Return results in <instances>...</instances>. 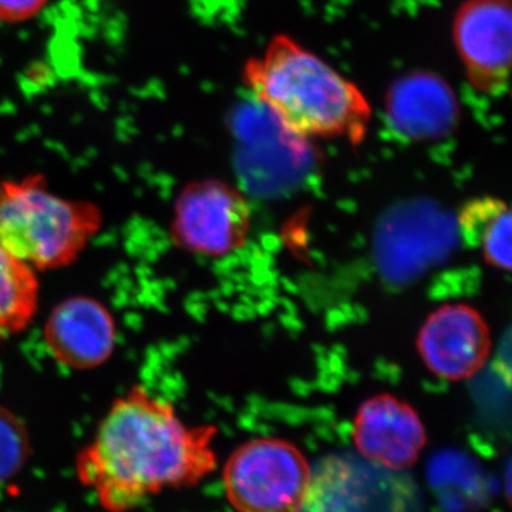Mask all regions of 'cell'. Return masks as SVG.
Segmentation results:
<instances>
[{"instance_id":"6da1fadb","label":"cell","mask_w":512,"mask_h":512,"mask_svg":"<svg viewBox=\"0 0 512 512\" xmlns=\"http://www.w3.org/2000/svg\"><path fill=\"white\" fill-rule=\"evenodd\" d=\"M214 426L190 427L174 406L134 386L110 407L77 454L80 483L107 512H130L167 490L192 487L217 468Z\"/></svg>"},{"instance_id":"7a4b0ae2","label":"cell","mask_w":512,"mask_h":512,"mask_svg":"<svg viewBox=\"0 0 512 512\" xmlns=\"http://www.w3.org/2000/svg\"><path fill=\"white\" fill-rule=\"evenodd\" d=\"M244 80L286 133L302 140L365 137L372 109L355 83L311 50L275 36L249 60Z\"/></svg>"},{"instance_id":"3957f363","label":"cell","mask_w":512,"mask_h":512,"mask_svg":"<svg viewBox=\"0 0 512 512\" xmlns=\"http://www.w3.org/2000/svg\"><path fill=\"white\" fill-rule=\"evenodd\" d=\"M101 222L97 205L59 197L39 175L0 181V244L35 271L72 264Z\"/></svg>"},{"instance_id":"277c9868","label":"cell","mask_w":512,"mask_h":512,"mask_svg":"<svg viewBox=\"0 0 512 512\" xmlns=\"http://www.w3.org/2000/svg\"><path fill=\"white\" fill-rule=\"evenodd\" d=\"M222 481L229 504L238 512H301L312 468L289 441L265 437L231 454Z\"/></svg>"},{"instance_id":"5b68a950","label":"cell","mask_w":512,"mask_h":512,"mask_svg":"<svg viewBox=\"0 0 512 512\" xmlns=\"http://www.w3.org/2000/svg\"><path fill=\"white\" fill-rule=\"evenodd\" d=\"M251 207L244 195L220 180L192 181L175 202L171 237L181 249L225 256L247 244Z\"/></svg>"},{"instance_id":"8992f818","label":"cell","mask_w":512,"mask_h":512,"mask_svg":"<svg viewBox=\"0 0 512 512\" xmlns=\"http://www.w3.org/2000/svg\"><path fill=\"white\" fill-rule=\"evenodd\" d=\"M453 28L468 82L478 92L500 96L507 90L511 66L510 0H466Z\"/></svg>"},{"instance_id":"52a82bcc","label":"cell","mask_w":512,"mask_h":512,"mask_svg":"<svg viewBox=\"0 0 512 512\" xmlns=\"http://www.w3.org/2000/svg\"><path fill=\"white\" fill-rule=\"evenodd\" d=\"M417 348L434 375L451 382L468 379L490 356V328L471 306H441L421 326Z\"/></svg>"},{"instance_id":"ba28073f","label":"cell","mask_w":512,"mask_h":512,"mask_svg":"<svg viewBox=\"0 0 512 512\" xmlns=\"http://www.w3.org/2000/svg\"><path fill=\"white\" fill-rule=\"evenodd\" d=\"M352 437L360 456L400 473L417 463L427 444L419 414L390 394L372 397L359 407Z\"/></svg>"},{"instance_id":"9c48e42d","label":"cell","mask_w":512,"mask_h":512,"mask_svg":"<svg viewBox=\"0 0 512 512\" xmlns=\"http://www.w3.org/2000/svg\"><path fill=\"white\" fill-rule=\"evenodd\" d=\"M116 323L109 309L87 296L56 306L45 325L47 348L60 365L74 370L101 366L113 355Z\"/></svg>"},{"instance_id":"30bf717a","label":"cell","mask_w":512,"mask_h":512,"mask_svg":"<svg viewBox=\"0 0 512 512\" xmlns=\"http://www.w3.org/2000/svg\"><path fill=\"white\" fill-rule=\"evenodd\" d=\"M387 117L400 136L433 140L457 123V100L439 77L417 73L394 84L386 101Z\"/></svg>"},{"instance_id":"8fae6325","label":"cell","mask_w":512,"mask_h":512,"mask_svg":"<svg viewBox=\"0 0 512 512\" xmlns=\"http://www.w3.org/2000/svg\"><path fill=\"white\" fill-rule=\"evenodd\" d=\"M315 473L355 505V512H412V483L402 480L400 471L369 460L363 464L353 457L330 456L320 461Z\"/></svg>"},{"instance_id":"7c38bea8","label":"cell","mask_w":512,"mask_h":512,"mask_svg":"<svg viewBox=\"0 0 512 512\" xmlns=\"http://www.w3.org/2000/svg\"><path fill=\"white\" fill-rule=\"evenodd\" d=\"M457 224L468 248L480 252L494 268L511 271L512 217L507 202L495 197L474 198L458 211Z\"/></svg>"},{"instance_id":"4fadbf2b","label":"cell","mask_w":512,"mask_h":512,"mask_svg":"<svg viewBox=\"0 0 512 512\" xmlns=\"http://www.w3.org/2000/svg\"><path fill=\"white\" fill-rule=\"evenodd\" d=\"M39 305L36 271L0 244V340L28 328Z\"/></svg>"},{"instance_id":"5bb4252c","label":"cell","mask_w":512,"mask_h":512,"mask_svg":"<svg viewBox=\"0 0 512 512\" xmlns=\"http://www.w3.org/2000/svg\"><path fill=\"white\" fill-rule=\"evenodd\" d=\"M30 454L32 447L25 423L15 413L0 406V485L18 476Z\"/></svg>"},{"instance_id":"9a60e30c","label":"cell","mask_w":512,"mask_h":512,"mask_svg":"<svg viewBox=\"0 0 512 512\" xmlns=\"http://www.w3.org/2000/svg\"><path fill=\"white\" fill-rule=\"evenodd\" d=\"M49 0H0V22L22 23L35 18Z\"/></svg>"}]
</instances>
